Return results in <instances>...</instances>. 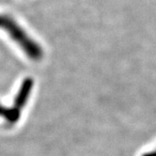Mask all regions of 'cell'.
Masks as SVG:
<instances>
[{"label":"cell","instance_id":"obj_1","mask_svg":"<svg viewBox=\"0 0 156 156\" xmlns=\"http://www.w3.org/2000/svg\"><path fill=\"white\" fill-rule=\"evenodd\" d=\"M0 28L8 32L9 37L23 49L24 53L32 60L37 61L42 58L43 51L41 47L27 34L12 16L7 14L0 15Z\"/></svg>","mask_w":156,"mask_h":156},{"label":"cell","instance_id":"obj_2","mask_svg":"<svg viewBox=\"0 0 156 156\" xmlns=\"http://www.w3.org/2000/svg\"><path fill=\"white\" fill-rule=\"evenodd\" d=\"M33 84H34L33 83V79L28 77V78H26L23 81V84L21 85V87L14 99V103H13V106L19 111H21L25 107L27 102L28 101L29 95L31 93L32 87H33Z\"/></svg>","mask_w":156,"mask_h":156},{"label":"cell","instance_id":"obj_3","mask_svg":"<svg viewBox=\"0 0 156 156\" xmlns=\"http://www.w3.org/2000/svg\"><path fill=\"white\" fill-rule=\"evenodd\" d=\"M0 117H3L5 120L9 124H15L21 117V111L14 106L7 107L0 105Z\"/></svg>","mask_w":156,"mask_h":156}]
</instances>
